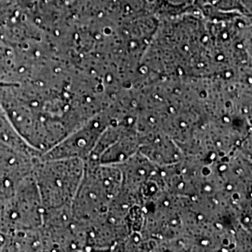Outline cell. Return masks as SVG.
Segmentation results:
<instances>
[{
  "instance_id": "6da1fadb",
  "label": "cell",
  "mask_w": 252,
  "mask_h": 252,
  "mask_svg": "<svg viewBox=\"0 0 252 252\" xmlns=\"http://www.w3.org/2000/svg\"><path fill=\"white\" fill-rule=\"evenodd\" d=\"M84 166V161L79 158L36 159L32 176L45 210L71 206Z\"/></svg>"
},
{
  "instance_id": "5b68a950",
  "label": "cell",
  "mask_w": 252,
  "mask_h": 252,
  "mask_svg": "<svg viewBox=\"0 0 252 252\" xmlns=\"http://www.w3.org/2000/svg\"><path fill=\"white\" fill-rule=\"evenodd\" d=\"M13 229L4 224L0 220V252H9V244Z\"/></svg>"
},
{
  "instance_id": "3957f363",
  "label": "cell",
  "mask_w": 252,
  "mask_h": 252,
  "mask_svg": "<svg viewBox=\"0 0 252 252\" xmlns=\"http://www.w3.org/2000/svg\"><path fill=\"white\" fill-rule=\"evenodd\" d=\"M40 156L23 153L0 142V200L5 203L19 184L32 175L34 163Z\"/></svg>"
},
{
  "instance_id": "8992f818",
  "label": "cell",
  "mask_w": 252,
  "mask_h": 252,
  "mask_svg": "<svg viewBox=\"0 0 252 252\" xmlns=\"http://www.w3.org/2000/svg\"><path fill=\"white\" fill-rule=\"evenodd\" d=\"M3 206H4V203L0 200V220H1V217H2V211H3Z\"/></svg>"
},
{
  "instance_id": "277c9868",
  "label": "cell",
  "mask_w": 252,
  "mask_h": 252,
  "mask_svg": "<svg viewBox=\"0 0 252 252\" xmlns=\"http://www.w3.org/2000/svg\"><path fill=\"white\" fill-rule=\"evenodd\" d=\"M4 83H0V142L8 145L9 147L18 150L23 153H29L35 156H40L39 153H36L23 137L19 135L18 132L12 126L6 110L3 108L1 103V86Z\"/></svg>"
},
{
  "instance_id": "52a82bcc",
  "label": "cell",
  "mask_w": 252,
  "mask_h": 252,
  "mask_svg": "<svg viewBox=\"0 0 252 252\" xmlns=\"http://www.w3.org/2000/svg\"><path fill=\"white\" fill-rule=\"evenodd\" d=\"M147 1H148V2H149V3H150V5H151V3H152V2H153V0H147Z\"/></svg>"
},
{
  "instance_id": "7a4b0ae2",
  "label": "cell",
  "mask_w": 252,
  "mask_h": 252,
  "mask_svg": "<svg viewBox=\"0 0 252 252\" xmlns=\"http://www.w3.org/2000/svg\"><path fill=\"white\" fill-rule=\"evenodd\" d=\"M44 211L36 181L30 175L5 201L0 220L13 230L37 229L42 225Z\"/></svg>"
}]
</instances>
